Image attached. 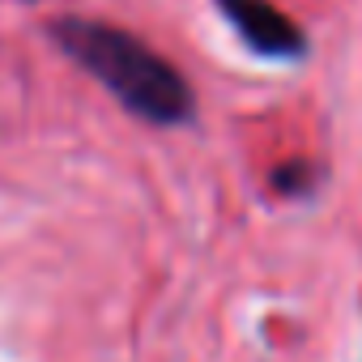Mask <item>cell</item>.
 Masks as SVG:
<instances>
[{
    "label": "cell",
    "instance_id": "cell-3",
    "mask_svg": "<svg viewBox=\"0 0 362 362\" xmlns=\"http://www.w3.org/2000/svg\"><path fill=\"white\" fill-rule=\"evenodd\" d=\"M311 184H315V166L311 162H281L273 170V188L281 197H307Z\"/></svg>",
    "mask_w": 362,
    "mask_h": 362
},
{
    "label": "cell",
    "instance_id": "cell-1",
    "mask_svg": "<svg viewBox=\"0 0 362 362\" xmlns=\"http://www.w3.org/2000/svg\"><path fill=\"white\" fill-rule=\"evenodd\" d=\"M52 35L90 77H98L145 124L175 128V124L192 119V111H197L192 86L170 60H162L136 35L94 22V18H60Z\"/></svg>",
    "mask_w": 362,
    "mask_h": 362
},
{
    "label": "cell",
    "instance_id": "cell-2",
    "mask_svg": "<svg viewBox=\"0 0 362 362\" xmlns=\"http://www.w3.org/2000/svg\"><path fill=\"white\" fill-rule=\"evenodd\" d=\"M218 9L226 13V22L239 30V39L260 52V56H277V60H294L307 47V35L269 0H218Z\"/></svg>",
    "mask_w": 362,
    "mask_h": 362
}]
</instances>
